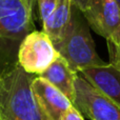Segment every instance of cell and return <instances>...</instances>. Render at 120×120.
I'll return each mask as SVG.
<instances>
[{
	"label": "cell",
	"mask_w": 120,
	"mask_h": 120,
	"mask_svg": "<svg viewBox=\"0 0 120 120\" xmlns=\"http://www.w3.org/2000/svg\"><path fill=\"white\" fill-rule=\"evenodd\" d=\"M34 77L18 62L0 74L1 120H44L32 91Z\"/></svg>",
	"instance_id": "6da1fadb"
},
{
	"label": "cell",
	"mask_w": 120,
	"mask_h": 120,
	"mask_svg": "<svg viewBox=\"0 0 120 120\" xmlns=\"http://www.w3.org/2000/svg\"><path fill=\"white\" fill-rule=\"evenodd\" d=\"M55 49L76 73L106 64L96 51L86 20L74 5L64 35Z\"/></svg>",
	"instance_id": "7a4b0ae2"
},
{
	"label": "cell",
	"mask_w": 120,
	"mask_h": 120,
	"mask_svg": "<svg viewBox=\"0 0 120 120\" xmlns=\"http://www.w3.org/2000/svg\"><path fill=\"white\" fill-rule=\"evenodd\" d=\"M37 0H0V39L21 42L34 31Z\"/></svg>",
	"instance_id": "3957f363"
},
{
	"label": "cell",
	"mask_w": 120,
	"mask_h": 120,
	"mask_svg": "<svg viewBox=\"0 0 120 120\" xmlns=\"http://www.w3.org/2000/svg\"><path fill=\"white\" fill-rule=\"evenodd\" d=\"M58 56L50 37L43 31H33L19 44L17 62L27 74L39 76Z\"/></svg>",
	"instance_id": "277c9868"
},
{
	"label": "cell",
	"mask_w": 120,
	"mask_h": 120,
	"mask_svg": "<svg viewBox=\"0 0 120 120\" xmlns=\"http://www.w3.org/2000/svg\"><path fill=\"white\" fill-rule=\"evenodd\" d=\"M73 105L91 120H120V108L81 75H77L75 80Z\"/></svg>",
	"instance_id": "5b68a950"
},
{
	"label": "cell",
	"mask_w": 120,
	"mask_h": 120,
	"mask_svg": "<svg viewBox=\"0 0 120 120\" xmlns=\"http://www.w3.org/2000/svg\"><path fill=\"white\" fill-rule=\"evenodd\" d=\"M82 15L89 26L106 41L120 40V8L116 0H90Z\"/></svg>",
	"instance_id": "8992f818"
},
{
	"label": "cell",
	"mask_w": 120,
	"mask_h": 120,
	"mask_svg": "<svg viewBox=\"0 0 120 120\" xmlns=\"http://www.w3.org/2000/svg\"><path fill=\"white\" fill-rule=\"evenodd\" d=\"M32 91L44 120H61L73 105L59 90L39 76L34 77Z\"/></svg>",
	"instance_id": "52a82bcc"
},
{
	"label": "cell",
	"mask_w": 120,
	"mask_h": 120,
	"mask_svg": "<svg viewBox=\"0 0 120 120\" xmlns=\"http://www.w3.org/2000/svg\"><path fill=\"white\" fill-rule=\"evenodd\" d=\"M81 76L94 87L120 108V72L110 63L80 72Z\"/></svg>",
	"instance_id": "ba28073f"
},
{
	"label": "cell",
	"mask_w": 120,
	"mask_h": 120,
	"mask_svg": "<svg viewBox=\"0 0 120 120\" xmlns=\"http://www.w3.org/2000/svg\"><path fill=\"white\" fill-rule=\"evenodd\" d=\"M77 75L78 73L74 72L68 62L59 55L57 59L41 75H39V77L45 79L48 82L54 85L73 103L75 98V80Z\"/></svg>",
	"instance_id": "9c48e42d"
},
{
	"label": "cell",
	"mask_w": 120,
	"mask_h": 120,
	"mask_svg": "<svg viewBox=\"0 0 120 120\" xmlns=\"http://www.w3.org/2000/svg\"><path fill=\"white\" fill-rule=\"evenodd\" d=\"M73 4L71 0H58L51 16L42 23L43 32L50 37L54 46L61 41L71 20Z\"/></svg>",
	"instance_id": "30bf717a"
},
{
	"label": "cell",
	"mask_w": 120,
	"mask_h": 120,
	"mask_svg": "<svg viewBox=\"0 0 120 120\" xmlns=\"http://www.w3.org/2000/svg\"><path fill=\"white\" fill-rule=\"evenodd\" d=\"M58 0H37L38 11L41 22H45V20L51 16Z\"/></svg>",
	"instance_id": "8fae6325"
},
{
	"label": "cell",
	"mask_w": 120,
	"mask_h": 120,
	"mask_svg": "<svg viewBox=\"0 0 120 120\" xmlns=\"http://www.w3.org/2000/svg\"><path fill=\"white\" fill-rule=\"evenodd\" d=\"M110 56V64L120 72V40L117 43L106 41Z\"/></svg>",
	"instance_id": "7c38bea8"
},
{
	"label": "cell",
	"mask_w": 120,
	"mask_h": 120,
	"mask_svg": "<svg viewBox=\"0 0 120 120\" xmlns=\"http://www.w3.org/2000/svg\"><path fill=\"white\" fill-rule=\"evenodd\" d=\"M61 120H84V118H83L82 114L74 105H72L68 110V112L63 115Z\"/></svg>",
	"instance_id": "4fadbf2b"
},
{
	"label": "cell",
	"mask_w": 120,
	"mask_h": 120,
	"mask_svg": "<svg viewBox=\"0 0 120 120\" xmlns=\"http://www.w3.org/2000/svg\"><path fill=\"white\" fill-rule=\"evenodd\" d=\"M72 1V4L77 8L81 13L85 12L90 4V0H71Z\"/></svg>",
	"instance_id": "5bb4252c"
},
{
	"label": "cell",
	"mask_w": 120,
	"mask_h": 120,
	"mask_svg": "<svg viewBox=\"0 0 120 120\" xmlns=\"http://www.w3.org/2000/svg\"><path fill=\"white\" fill-rule=\"evenodd\" d=\"M116 2L118 3V5H119V8H120V0H116Z\"/></svg>",
	"instance_id": "9a60e30c"
},
{
	"label": "cell",
	"mask_w": 120,
	"mask_h": 120,
	"mask_svg": "<svg viewBox=\"0 0 120 120\" xmlns=\"http://www.w3.org/2000/svg\"><path fill=\"white\" fill-rule=\"evenodd\" d=\"M0 120H1V117H0Z\"/></svg>",
	"instance_id": "2e32d148"
}]
</instances>
